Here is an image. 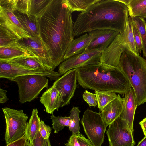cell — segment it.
<instances>
[{
    "label": "cell",
    "instance_id": "60d3db41",
    "mask_svg": "<svg viewBox=\"0 0 146 146\" xmlns=\"http://www.w3.org/2000/svg\"><path fill=\"white\" fill-rule=\"evenodd\" d=\"M45 142V139L42 137L39 131L33 141L32 146H44Z\"/></svg>",
    "mask_w": 146,
    "mask_h": 146
},
{
    "label": "cell",
    "instance_id": "8fae6325",
    "mask_svg": "<svg viewBox=\"0 0 146 146\" xmlns=\"http://www.w3.org/2000/svg\"><path fill=\"white\" fill-rule=\"evenodd\" d=\"M127 48L125 31L123 34H119L111 44L105 49L101 56L99 62L118 67L121 56Z\"/></svg>",
    "mask_w": 146,
    "mask_h": 146
},
{
    "label": "cell",
    "instance_id": "ab89813d",
    "mask_svg": "<svg viewBox=\"0 0 146 146\" xmlns=\"http://www.w3.org/2000/svg\"><path fill=\"white\" fill-rule=\"evenodd\" d=\"M65 145L66 146H80L78 140L77 133L72 134Z\"/></svg>",
    "mask_w": 146,
    "mask_h": 146
},
{
    "label": "cell",
    "instance_id": "2e32d148",
    "mask_svg": "<svg viewBox=\"0 0 146 146\" xmlns=\"http://www.w3.org/2000/svg\"><path fill=\"white\" fill-rule=\"evenodd\" d=\"M40 101L44 106L46 112L52 114L55 110L58 111L63 102L60 92L53 85L43 93Z\"/></svg>",
    "mask_w": 146,
    "mask_h": 146
},
{
    "label": "cell",
    "instance_id": "f1b7e54d",
    "mask_svg": "<svg viewBox=\"0 0 146 146\" xmlns=\"http://www.w3.org/2000/svg\"><path fill=\"white\" fill-rule=\"evenodd\" d=\"M97 100L98 107L100 112H101L104 107L113 100L117 96L115 92L95 91Z\"/></svg>",
    "mask_w": 146,
    "mask_h": 146
},
{
    "label": "cell",
    "instance_id": "9c48e42d",
    "mask_svg": "<svg viewBox=\"0 0 146 146\" xmlns=\"http://www.w3.org/2000/svg\"><path fill=\"white\" fill-rule=\"evenodd\" d=\"M107 47L102 46L85 51L70 57L59 65L58 72L62 75L70 70L98 63L102 53Z\"/></svg>",
    "mask_w": 146,
    "mask_h": 146
},
{
    "label": "cell",
    "instance_id": "cb8c5ba5",
    "mask_svg": "<svg viewBox=\"0 0 146 146\" xmlns=\"http://www.w3.org/2000/svg\"><path fill=\"white\" fill-rule=\"evenodd\" d=\"M127 7L131 18L138 16L141 11L146 8V0H118Z\"/></svg>",
    "mask_w": 146,
    "mask_h": 146
},
{
    "label": "cell",
    "instance_id": "4fadbf2b",
    "mask_svg": "<svg viewBox=\"0 0 146 146\" xmlns=\"http://www.w3.org/2000/svg\"><path fill=\"white\" fill-rule=\"evenodd\" d=\"M18 42L23 48L37 56L43 65L54 71L51 60L48 50L39 36L19 39Z\"/></svg>",
    "mask_w": 146,
    "mask_h": 146
},
{
    "label": "cell",
    "instance_id": "484cf974",
    "mask_svg": "<svg viewBox=\"0 0 146 146\" xmlns=\"http://www.w3.org/2000/svg\"><path fill=\"white\" fill-rule=\"evenodd\" d=\"M100 0H65L68 8L72 12L77 11L83 12Z\"/></svg>",
    "mask_w": 146,
    "mask_h": 146
},
{
    "label": "cell",
    "instance_id": "b9f144b4",
    "mask_svg": "<svg viewBox=\"0 0 146 146\" xmlns=\"http://www.w3.org/2000/svg\"><path fill=\"white\" fill-rule=\"evenodd\" d=\"M7 91L2 89H0V103L3 104L8 100L6 93Z\"/></svg>",
    "mask_w": 146,
    "mask_h": 146
},
{
    "label": "cell",
    "instance_id": "6da1fadb",
    "mask_svg": "<svg viewBox=\"0 0 146 146\" xmlns=\"http://www.w3.org/2000/svg\"><path fill=\"white\" fill-rule=\"evenodd\" d=\"M72 13L65 0H52L38 19L39 36L48 50L54 70L64 60L66 50L74 40Z\"/></svg>",
    "mask_w": 146,
    "mask_h": 146
},
{
    "label": "cell",
    "instance_id": "7a4b0ae2",
    "mask_svg": "<svg viewBox=\"0 0 146 146\" xmlns=\"http://www.w3.org/2000/svg\"><path fill=\"white\" fill-rule=\"evenodd\" d=\"M128 11L127 6L118 0H100L78 16L73 37L97 30H114L123 34Z\"/></svg>",
    "mask_w": 146,
    "mask_h": 146
},
{
    "label": "cell",
    "instance_id": "f35d334b",
    "mask_svg": "<svg viewBox=\"0 0 146 146\" xmlns=\"http://www.w3.org/2000/svg\"><path fill=\"white\" fill-rule=\"evenodd\" d=\"M27 139L25 134L22 137L7 145L6 146H25Z\"/></svg>",
    "mask_w": 146,
    "mask_h": 146
},
{
    "label": "cell",
    "instance_id": "d6986e66",
    "mask_svg": "<svg viewBox=\"0 0 146 146\" xmlns=\"http://www.w3.org/2000/svg\"><path fill=\"white\" fill-rule=\"evenodd\" d=\"M8 61L28 68L40 71L55 75L61 76L62 75L58 72L52 70L45 66L38 57L36 56H22Z\"/></svg>",
    "mask_w": 146,
    "mask_h": 146
},
{
    "label": "cell",
    "instance_id": "30bf717a",
    "mask_svg": "<svg viewBox=\"0 0 146 146\" xmlns=\"http://www.w3.org/2000/svg\"><path fill=\"white\" fill-rule=\"evenodd\" d=\"M30 75L45 76L52 80H56L61 76L28 68L9 61L0 60V78L11 81L18 77Z\"/></svg>",
    "mask_w": 146,
    "mask_h": 146
},
{
    "label": "cell",
    "instance_id": "e575fe53",
    "mask_svg": "<svg viewBox=\"0 0 146 146\" xmlns=\"http://www.w3.org/2000/svg\"><path fill=\"white\" fill-rule=\"evenodd\" d=\"M82 96L84 100L90 106L96 107L98 105L97 97L95 93H91L86 90L84 92Z\"/></svg>",
    "mask_w": 146,
    "mask_h": 146
},
{
    "label": "cell",
    "instance_id": "7bdbcfd3",
    "mask_svg": "<svg viewBox=\"0 0 146 146\" xmlns=\"http://www.w3.org/2000/svg\"><path fill=\"white\" fill-rule=\"evenodd\" d=\"M139 124L144 135L145 136L146 135V117L141 121Z\"/></svg>",
    "mask_w": 146,
    "mask_h": 146
},
{
    "label": "cell",
    "instance_id": "f6af8a7d",
    "mask_svg": "<svg viewBox=\"0 0 146 146\" xmlns=\"http://www.w3.org/2000/svg\"><path fill=\"white\" fill-rule=\"evenodd\" d=\"M138 16L144 19L146 18V8L141 11Z\"/></svg>",
    "mask_w": 146,
    "mask_h": 146
},
{
    "label": "cell",
    "instance_id": "7402d4cb",
    "mask_svg": "<svg viewBox=\"0 0 146 146\" xmlns=\"http://www.w3.org/2000/svg\"><path fill=\"white\" fill-rule=\"evenodd\" d=\"M26 56H36L32 52L22 47L19 42L8 46L0 47V60L8 61Z\"/></svg>",
    "mask_w": 146,
    "mask_h": 146
},
{
    "label": "cell",
    "instance_id": "8992f818",
    "mask_svg": "<svg viewBox=\"0 0 146 146\" xmlns=\"http://www.w3.org/2000/svg\"><path fill=\"white\" fill-rule=\"evenodd\" d=\"M6 124L5 139L6 145L24 136L25 134L28 117L22 110L5 107L2 108Z\"/></svg>",
    "mask_w": 146,
    "mask_h": 146
},
{
    "label": "cell",
    "instance_id": "ffe728a7",
    "mask_svg": "<svg viewBox=\"0 0 146 146\" xmlns=\"http://www.w3.org/2000/svg\"><path fill=\"white\" fill-rule=\"evenodd\" d=\"M13 13L22 25L25 31L31 37L40 36L38 19L29 14L21 13L17 10Z\"/></svg>",
    "mask_w": 146,
    "mask_h": 146
},
{
    "label": "cell",
    "instance_id": "d4e9b609",
    "mask_svg": "<svg viewBox=\"0 0 146 146\" xmlns=\"http://www.w3.org/2000/svg\"><path fill=\"white\" fill-rule=\"evenodd\" d=\"M52 0H31L29 15L38 19L44 14Z\"/></svg>",
    "mask_w": 146,
    "mask_h": 146
},
{
    "label": "cell",
    "instance_id": "277c9868",
    "mask_svg": "<svg viewBox=\"0 0 146 146\" xmlns=\"http://www.w3.org/2000/svg\"><path fill=\"white\" fill-rule=\"evenodd\" d=\"M118 67L129 81L135 94L137 106L146 102V60L126 48Z\"/></svg>",
    "mask_w": 146,
    "mask_h": 146
},
{
    "label": "cell",
    "instance_id": "d590c367",
    "mask_svg": "<svg viewBox=\"0 0 146 146\" xmlns=\"http://www.w3.org/2000/svg\"><path fill=\"white\" fill-rule=\"evenodd\" d=\"M17 1V0H0V6L13 13L16 10Z\"/></svg>",
    "mask_w": 146,
    "mask_h": 146
},
{
    "label": "cell",
    "instance_id": "bcb514c9",
    "mask_svg": "<svg viewBox=\"0 0 146 146\" xmlns=\"http://www.w3.org/2000/svg\"><path fill=\"white\" fill-rule=\"evenodd\" d=\"M44 146H51L50 143L49 139H45Z\"/></svg>",
    "mask_w": 146,
    "mask_h": 146
},
{
    "label": "cell",
    "instance_id": "ba28073f",
    "mask_svg": "<svg viewBox=\"0 0 146 146\" xmlns=\"http://www.w3.org/2000/svg\"><path fill=\"white\" fill-rule=\"evenodd\" d=\"M106 131L109 146H134L132 133L126 121L120 116L109 125Z\"/></svg>",
    "mask_w": 146,
    "mask_h": 146
},
{
    "label": "cell",
    "instance_id": "d6a6232c",
    "mask_svg": "<svg viewBox=\"0 0 146 146\" xmlns=\"http://www.w3.org/2000/svg\"><path fill=\"white\" fill-rule=\"evenodd\" d=\"M132 25L136 49L138 54H139V52H140L143 48L141 37L138 29L132 21Z\"/></svg>",
    "mask_w": 146,
    "mask_h": 146
},
{
    "label": "cell",
    "instance_id": "52a82bcc",
    "mask_svg": "<svg viewBox=\"0 0 146 146\" xmlns=\"http://www.w3.org/2000/svg\"><path fill=\"white\" fill-rule=\"evenodd\" d=\"M80 122L85 133L94 146H101L106 127L100 113L87 110Z\"/></svg>",
    "mask_w": 146,
    "mask_h": 146
},
{
    "label": "cell",
    "instance_id": "e0dca14e",
    "mask_svg": "<svg viewBox=\"0 0 146 146\" xmlns=\"http://www.w3.org/2000/svg\"><path fill=\"white\" fill-rule=\"evenodd\" d=\"M124 98L118 94L104 108L100 114L106 127L120 115L123 111Z\"/></svg>",
    "mask_w": 146,
    "mask_h": 146
},
{
    "label": "cell",
    "instance_id": "4dcf8cb0",
    "mask_svg": "<svg viewBox=\"0 0 146 146\" xmlns=\"http://www.w3.org/2000/svg\"><path fill=\"white\" fill-rule=\"evenodd\" d=\"M80 111L78 107H74L70 112L69 116L71 121L69 127V130L72 132V134L80 133V118L79 114Z\"/></svg>",
    "mask_w": 146,
    "mask_h": 146
},
{
    "label": "cell",
    "instance_id": "3957f363",
    "mask_svg": "<svg viewBox=\"0 0 146 146\" xmlns=\"http://www.w3.org/2000/svg\"><path fill=\"white\" fill-rule=\"evenodd\" d=\"M76 69L77 80L85 89L123 95L132 88L127 78L118 67L99 62Z\"/></svg>",
    "mask_w": 146,
    "mask_h": 146
},
{
    "label": "cell",
    "instance_id": "8d00e7d4",
    "mask_svg": "<svg viewBox=\"0 0 146 146\" xmlns=\"http://www.w3.org/2000/svg\"><path fill=\"white\" fill-rule=\"evenodd\" d=\"M51 131V128L46 125L44 121L41 120L39 132L42 137L45 139H48Z\"/></svg>",
    "mask_w": 146,
    "mask_h": 146
},
{
    "label": "cell",
    "instance_id": "836d02e7",
    "mask_svg": "<svg viewBox=\"0 0 146 146\" xmlns=\"http://www.w3.org/2000/svg\"><path fill=\"white\" fill-rule=\"evenodd\" d=\"M31 0H17L16 10L25 14H29Z\"/></svg>",
    "mask_w": 146,
    "mask_h": 146
},
{
    "label": "cell",
    "instance_id": "7c38bea8",
    "mask_svg": "<svg viewBox=\"0 0 146 146\" xmlns=\"http://www.w3.org/2000/svg\"><path fill=\"white\" fill-rule=\"evenodd\" d=\"M77 70H70L54 82L53 86L60 92L63 101L61 107L68 105L73 97L77 87Z\"/></svg>",
    "mask_w": 146,
    "mask_h": 146
},
{
    "label": "cell",
    "instance_id": "1f68e13d",
    "mask_svg": "<svg viewBox=\"0 0 146 146\" xmlns=\"http://www.w3.org/2000/svg\"><path fill=\"white\" fill-rule=\"evenodd\" d=\"M52 120V128L54 130V133H58L64 129L65 127L70 126L71 119L69 117L56 116L52 115L51 116Z\"/></svg>",
    "mask_w": 146,
    "mask_h": 146
},
{
    "label": "cell",
    "instance_id": "83f0119b",
    "mask_svg": "<svg viewBox=\"0 0 146 146\" xmlns=\"http://www.w3.org/2000/svg\"><path fill=\"white\" fill-rule=\"evenodd\" d=\"M19 39L13 33L0 25V47L7 46L17 43Z\"/></svg>",
    "mask_w": 146,
    "mask_h": 146
},
{
    "label": "cell",
    "instance_id": "5bb4252c",
    "mask_svg": "<svg viewBox=\"0 0 146 146\" xmlns=\"http://www.w3.org/2000/svg\"><path fill=\"white\" fill-rule=\"evenodd\" d=\"M0 25L13 33L19 39L31 37L25 31L13 13L1 6Z\"/></svg>",
    "mask_w": 146,
    "mask_h": 146
},
{
    "label": "cell",
    "instance_id": "603a6c76",
    "mask_svg": "<svg viewBox=\"0 0 146 146\" xmlns=\"http://www.w3.org/2000/svg\"><path fill=\"white\" fill-rule=\"evenodd\" d=\"M38 114L37 109H33L26 129L25 135L30 143H32L40 128L41 121Z\"/></svg>",
    "mask_w": 146,
    "mask_h": 146
},
{
    "label": "cell",
    "instance_id": "74e56055",
    "mask_svg": "<svg viewBox=\"0 0 146 146\" xmlns=\"http://www.w3.org/2000/svg\"><path fill=\"white\" fill-rule=\"evenodd\" d=\"M77 136L80 146H94L89 139L86 138L80 133H77Z\"/></svg>",
    "mask_w": 146,
    "mask_h": 146
},
{
    "label": "cell",
    "instance_id": "7dc6e473",
    "mask_svg": "<svg viewBox=\"0 0 146 146\" xmlns=\"http://www.w3.org/2000/svg\"><path fill=\"white\" fill-rule=\"evenodd\" d=\"M32 144L30 143L29 140L28 139L25 146H32Z\"/></svg>",
    "mask_w": 146,
    "mask_h": 146
},
{
    "label": "cell",
    "instance_id": "ee69618b",
    "mask_svg": "<svg viewBox=\"0 0 146 146\" xmlns=\"http://www.w3.org/2000/svg\"><path fill=\"white\" fill-rule=\"evenodd\" d=\"M137 146H146V135L139 142Z\"/></svg>",
    "mask_w": 146,
    "mask_h": 146
},
{
    "label": "cell",
    "instance_id": "44dd1931",
    "mask_svg": "<svg viewBox=\"0 0 146 146\" xmlns=\"http://www.w3.org/2000/svg\"><path fill=\"white\" fill-rule=\"evenodd\" d=\"M97 31L96 38L92 41L84 51L98 48L103 46L108 47L120 33L117 31L111 30Z\"/></svg>",
    "mask_w": 146,
    "mask_h": 146
},
{
    "label": "cell",
    "instance_id": "4316f807",
    "mask_svg": "<svg viewBox=\"0 0 146 146\" xmlns=\"http://www.w3.org/2000/svg\"><path fill=\"white\" fill-rule=\"evenodd\" d=\"M128 12L127 13L125 23V32L126 35V48L135 54H138L137 52L135 45L133 31L132 21L129 17Z\"/></svg>",
    "mask_w": 146,
    "mask_h": 146
},
{
    "label": "cell",
    "instance_id": "9a60e30c",
    "mask_svg": "<svg viewBox=\"0 0 146 146\" xmlns=\"http://www.w3.org/2000/svg\"><path fill=\"white\" fill-rule=\"evenodd\" d=\"M88 33L73 40L66 50L64 56V60L85 50L92 41L96 38L97 31H93Z\"/></svg>",
    "mask_w": 146,
    "mask_h": 146
},
{
    "label": "cell",
    "instance_id": "5b68a950",
    "mask_svg": "<svg viewBox=\"0 0 146 146\" xmlns=\"http://www.w3.org/2000/svg\"><path fill=\"white\" fill-rule=\"evenodd\" d=\"M46 76L30 75L19 76L13 81L18 88L20 102L23 104L30 102L36 98L42 90L49 87L48 80Z\"/></svg>",
    "mask_w": 146,
    "mask_h": 146
},
{
    "label": "cell",
    "instance_id": "f546056e",
    "mask_svg": "<svg viewBox=\"0 0 146 146\" xmlns=\"http://www.w3.org/2000/svg\"><path fill=\"white\" fill-rule=\"evenodd\" d=\"M131 18L139 32L142 44V50L143 56L146 57V22L144 19L139 16Z\"/></svg>",
    "mask_w": 146,
    "mask_h": 146
},
{
    "label": "cell",
    "instance_id": "ac0fdd59",
    "mask_svg": "<svg viewBox=\"0 0 146 146\" xmlns=\"http://www.w3.org/2000/svg\"><path fill=\"white\" fill-rule=\"evenodd\" d=\"M124 100L123 109L120 117L126 121L130 129L133 134L134 115L137 106L135 94L132 88L125 94Z\"/></svg>",
    "mask_w": 146,
    "mask_h": 146
}]
</instances>
